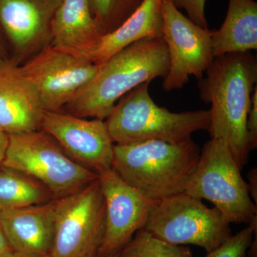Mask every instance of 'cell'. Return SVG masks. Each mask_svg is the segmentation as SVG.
Returning <instances> with one entry per match:
<instances>
[{"instance_id": "1", "label": "cell", "mask_w": 257, "mask_h": 257, "mask_svg": "<svg viewBox=\"0 0 257 257\" xmlns=\"http://www.w3.org/2000/svg\"><path fill=\"white\" fill-rule=\"evenodd\" d=\"M199 80L201 99L211 104V139L224 140L240 170L247 164L246 120L257 82V59L251 52L214 57Z\"/></svg>"}, {"instance_id": "2", "label": "cell", "mask_w": 257, "mask_h": 257, "mask_svg": "<svg viewBox=\"0 0 257 257\" xmlns=\"http://www.w3.org/2000/svg\"><path fill=\"white\" fill-rule=\"evenodd\" d=\"M170 69L168 48L163 38H147L111 56L94 79L72 99L69 114L104 120L118 101L143 83L165 79Z\"/></svg>"}, {"instance_id": "3", "label": "cell", "mask_w": 257, "mask_h": 257, "mask_svg": "<svg viewBox=\"0 0 257 257\" xmlns=\"http://www.w3.org/2000/svg\"><path fill=\"white\" fill-rule=\"evenodd\" d=\"M200 152L192 140L115 144L111 169L147 197L161 201L185 192Z\"/></svg>"}, {"instance_id": "4", "label": "cell", "mask_w": 257, "mask_h": 257, "mask_svg": "<svg viewBox=\"0 0 257 257\" xmlns=\"http://www.w3.org/2000/svg\"><path fill=\"white\" fill-rule=\"evenodd\" d=\"M150 84L143 83L123 96L104 119L114 144L148 140L182 143L192 140L197 132L208 131L209 109L172 112L155 102Z\"/></svg>"}, {"instance_id": "5", "label": "cell", "mask_w": 257, "mask_h": 257, "mask_svg": "<svg viewBox=\"0 0 257 257\" xmlns=\"http://www.w3.org/2000/svg\"><path fill=\"white\" fill-rule=\"evenodd\" d=\"M2 166L36 179L55 199L69 195L98 179L96 172L69 157L42 130L8 135Z\"/></svg>"}, {"instance_id": "6", "label": "cell", "mask_w": 257, "mask_h": 257, "mask_svg": "<svg viewBox=\"0 0 257 257\" xmlns=\"http://www.w3.org/2000/svg\"><path fill=\"white\" fill-rule=\"evenodd\" d=\"M224 140L211 139L201 150L185 193L212 203L229 224L257 219L256 204Z\"/></svg>"}, {"instance_id": "7", "label": "cell", "mask_w": 257, "mask_h": 257, "mask_svg": "<svg viewBox=\"0 0 257 257\" xmlns=\"http://www.w3.org/2000/svg\"><path fill=\"white\" fill-rule=\"evenodd\" d=\"M143 229L172 244L195 245L207 253L231 235L220 211L185 192L160 201Z\"/></svg>"}, {"instance_id": "8", "label": "cell", "mask_w": 257, "mask_h": 257, "mask_svg": "<svg viewBox=\"0 0 257 257\" xmlns=\"http://www.w3.org/2000/svg\"><path fill=\"white\" fill-rule=\"evenodd\" d=\"M105 228V202L96 179L55 199L50 257H96Z\"/></svg>"}, {"instance_id": "9", "label": "cell", "mask_w": 257, "mask_h": 257, "mask_svg": "<svg viewBox=\"0 0 257 257\" xmlns=\"http://www.w3.org/2000/svg\"><path fill=\"white\" fill-rule=\"evenodd\" d=\"M100 64L82 55L47 45L20 66L32 83L45 111H60L94 79Z\"/></svg>"}, {"instance_id": "10", "label": "cell", "mask_w": 257, "mask_h": 257, "mask_svg": "<svg viewBox=\"0 0 257 257\" xmlns=\"http://www.w3.org/2000/svg\"><path fill=\"white\" fill-rule=\"evenodd\" d=\"M163 39L169 51L170 69L162 83L166 92L182 89L194 76L203 78L214 57V30L204 28L182 14L173 0H162Z\"/></svg>"}, {"instance_id": "11", "label": "cell", "mask_w": 257, "mask_h": 257, "mask_svg": "<svg viewBox=\"0 0 257 257\" xmlns=\"http://www.w3.org/2000/svg\"><path fill=\"white\" fill-rule=\"evenodd\" d=\"M105 202V228L96 257L118 254L147 219L160 201L150 199L125 182L111 168L97 172Z\"/></svg>"}, {"instance_id": "12", "label": "cell", "mask_w": 257, "mask_h": 257, "mask_svg": "<svg viewBox=\"0 0 257 257\" xmlns=\"http://www.w3.org/2000/svg\"><path fill=\"white\" fill-rule=\"evenodd\" d=\"M41 130L55 139L69 157L89 170L111 168L114 144L104 120L45 111Z\"/></svg>"}, {"instance_id": "13", "label": "cell", "mask_w": 257, "mask_h": 257, "mask_svg": "<svg viewBox=\"0 0 257 257\" xmlns=\"http://www.w3.org/2000/svg\"><path fill=\"white\" fill-rule=\"evenodd\" d=\"M45 111L20 66L0 57V128L8 135L40 130Z\"/></svg>"}, {"instance_id": "14", "label": "cell", "mask_w": 257, "mask_h": 257, "mask_svg": "<svg viewBox=\"0 0 257 257\" xmlns=\"http://www.w3.org/2000/svg\"><path fill=\"white\" fill-rule=\"evenodd\" d=\"M61 1L0 0V28L19 54L37 52L47 46Z\"/></svg>"}, {"instance_id": "15", "label": "cell", "mask_w": 257, "mask_h": 257, "mask_svg": "<svg viewBox=\"0 0 257 257\" xmlns=\"http://www.w3.org/2000/svg\"><path fill=\"white\" fill-rule=\"evenodd\" d=\"M55 199L45 204L0 212V224L15 253L49 256L54 236Z\"/></svg>"}, {"instance_id": "16", "label": "cell", "mask_w": 257, "mask_h": 257, "mask_svg": "<svg viewBox=\"0 0 257 257\" xmlns=\"http://www.w3.org/2000/svg\"><path fill=\"white\" fill-rule=\"evenodd\" d=\"M104 34L90 0H62L52 20L51 45L86 57Z\"/></svg>"}, {"instance_id": "17", "label": "cell", "mask_w": 257, "mask_h": 257, "mask_svg": "<svg viewBox=\"0 0 257 257\" xmlns=\"http://www.w3.org/2000/svg\"><path fill=\"white\" fill-rule=\"evenodd\" d=\"M162 3V0H143L119 26L101 37L86 58L101 64L135 42L147 38H163Z\"/></svg>"}, {"instance_id": "18", "label": "cell", "mask_w": 257, "mask_h": 257, "mask_svg": "<svg viewBox=\"0 0 257 257\" xmlns=\"http://www.w3.org/2000/svg\"><path fill=\"white\" fill-rule=\"evenodd\" d=\"M257 50V3L229 0L224 23L212 35L214 57Z\"/></svg>"}, {"instance_id": "19", "label": "cell", "mask_w": 257, "mask_h": 257, "mask_svg": "<svg viewBox=\"0 0 257 257\" xmlns=\"http://www.w3.org/2000/svg\"><path fill=\"white\" fill-rule=\"evenodd\" d=\"M1 167L0 212L45 204L55 199L36 179L18 171Z\"/></svg>"}, {"instance_id": "20", "label": "cell", "mask_w": 257, "mask_h": 257, "mask_svg": "<svg viewBox=\"0 0 257 257\" xmlns=\"http://www.w3.org/2000/svg\"><path fill=\"white\" fill-rule=\"evenodd\" d=\"M118 257H193L189 247L172 244L141 229L118 253Z\"/></svg>"}, {"instance_id": "21", "label": "cell", "mask_w": 257, "mask_h": 257, "mask_svg": "<svg viewBox=\"0 0 257 257\" xmlns=\"http://www.w3.org/2000/svg\"><path fill=\"white\" fill-rule=\"evenodd\" d=\"M90 4L105 34L119 26L138 7L134 0H90Z\"/></svg>"}, {"instance_id": "22", "label": "cell", "mask_w": 257, "mask_h": 257, "mask_svg": "<svg viewBox=\"0 0 257 257\" xmlns=\"http://www.w3.org/2000/svg\"><path fill=\"white\" fill-rule=\"evenodd\" d=\"M257 219L236 234L231 235L205 257H244L256 234Z\"/></svg>"}, {"instance_id": "23", "label": "cell", "mask_w": 257, "mask_h": 257, "mask_svg": "<svg viewBox=\"0 0 257 257\" xmlns=\"http://www.w3.org/2000/svg\"><path fill=\"white\" fill-rule=\"evenodd\" d=\"M175 6L185 10L187 17L194 23L208 28L205 15L206 0H173Z\"/></svg>"}, {"instance_id": "24", "label": "cell", "mask_w": 257, "mask_h": 257, "mask_svg": "<svg viewBox=\"0 0 257 257\" xmlns=\"http://www.w3.org/2000/svg\"><path fill=\"white\" fill-rule=\"evenodd\" d=\"M248 145L250 152L257 147V86L253 89L251 95V105L246 120Z\"/></svg>"}, {"instance_id": "25", "label": "cell", "mask_w": 257, "mask_h": 257, "mask_svg": "<svg viewBox=\"0 0 257 257\" xmlns=\"http://www.w3.org/2000/svg\"><path fill=\"white\" fill-rule=\"evenodd\" d=\"M14 254V250L12 248L0 224V257H13Z\"/></svg>"}, {"instance_id": "26", "label": "cell", "mask_w": 257, "mask_h": 257, "mask_svg": "<svg viewBox=\"0 0 257 257\" xmlns=\"http://www.w3.org/2000/svg\"><path fill=\"white\" fill-rule=\"evenodd\" d=\"M247 187L250 196L253 201V202L256 204L257 202V171L256 167L253 168L248 172Z\"/></svg>"}, {"instance_id": "27", "label": "cell", "mask_w": 257, "mask_h": 257, "mask_svg": "<svg viewBox=\"0 0 257 257\" xmlns=\"http://www.w3.org/2000/svg\"><path fill=\"white\" fill-rule=\"evenodd\" d=\"M8 145V135L0 128V167L3 164Z\"/></svg>"}, {"instance_id": "28", "label": "cell", "mask_w": 257, "mask_h": 257, "mask_svg": "<svg viewBox=\"0 0 257 257\" xmlns=\"http://www.w3.org/2000/svg\"><path fill=\"white\" fill-rule=\"evenodd\" d=\"M1 31H2L1 28H0V57H3V44H2Z\"/></svg>"}, {"instance_id": "29", "label": "cell", "mask_w": 257, "mask_h": 257, "mask_svg": "<svg viewBox=\"0 0 257 257\" xmlns=\"http://www.w3.org/2000/svg\"><path fill=\"white\" fill-rule=\"evenodd\" d=\"M13 257H50V255L49 256H25V255L19 254V253H15L14 256Z\"/></svg>"}, {"instance_id": "30", "label": "cell", "mask_w": 257, "mask_h": 257, "mask_svg": "<svg viewBox=\"0 0 257 257\" xmlns=\"http://www.w3.org/2000/svg\"><path fill=\"white\" fill-rule=\"evenodd\" d=\"M134 1H135V3H136V4L139 6V5L141 4V3L143 1V0H134Z\"/></svg>"}, {"instance_id": "31", "label": "cell", "mask_w": 257, "mask_h": 257, "mask_svg": "<svg viewBox=\"0 0 257 257\" xmlns=\"http://www.w3.org/2000/svg\"><path fill=\"white\" fill-rule=\"evenodd\" d=\"M106 257H118V254L111 255V256H106Z\"/></svg>"}, {"instance_id": "32", "label": "cell", "mask_w": 257, "mask_h": 257, "mask_svg": "<svg viewBox=\"0 0 257 257\" xmlns=\"http://www.w3.org/2000/svg\"><path fill=\"white\" fill-rule=\"evenodd\" d=\"M251 257H256V254L255 255V256H254V253H253L252 256H251Z\"/></svg>"}]
</instances>
